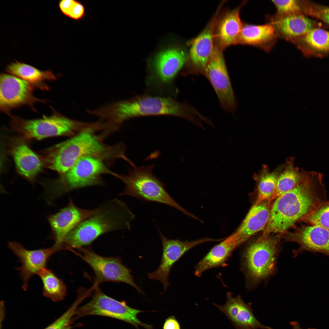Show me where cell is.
<instances>
[{
  "label": "cell",
  "mask_w": 329,
  "mask_h": 329,
  "mask_svg": "<svg viewBox=\"0 0 329 329\" xmlns=\"http://www.w3.org/2000/svg\"><path fill=\"white\" fill-rule=\"evenodd\" d=\"M75 1V0H62L59 2V8L64 15L68 16L70 10L74 5Z\"/></svg>",
  "instance_id": "d590c367"
},
{
  "label": "cell",
  "mask_w": 329,
  "mask_h": 329,
  "mask_svg": "<svg viewBox=\"0 0 329 329\" xmlns=\"http://www.w3.org/2000/svg\"><path fill=\"white\" fill-rule=\"evenodd\" d=\"M129 168L127 175L116 173L115 177L124 184L119 196H128L146 201L164 204L174 207L184 214L194 218L195 216L184 209L170 196L165 185L153 173L154 165L138 167L134 164Z\"/></svg>",
  "instance_id": "52a82bcc"
},
{
  "label": "cell",
  "mask_w": 329,
  "mask_h": 329,
  "mask_svg": "<svg viewBox=\"0 0 329 329\" xmlns=\"http://www.w3.org/2000/svg\"><path fill=\"white\" fill-rule=\"evenodd\" d=\"M51 108V115H44L39 119H26L11 114L9 116L10 127L12 130L28 141L54 136L72 137L93 127V122L69 118Z\"/></svg>",
  "instance_id": "8992f818"
},
{
  "label": "cell",
  "mask_w": 329,
  "mask_h": 329,
  "mask_svg": "<svg viewBox=\"0 0 329 329\" xmlns=\"http://www.w3.org/2000/svg\"><path fill=\"white\" fill-rule=\"evenodd\" d=\"M202 115H201V117H200V118H201V117H202ZM199 122H200V121H199ZM199 124H200V122H199V123H198V125H199Z\"/></svg>",
  "instance_id": "60d3db41"
},
{
  "label": "cell",
  "mask_w": 329,
  "mask_h": 329,
  "mask_svg": "<svg viewBox=\"0 0 329 329\" xmlns=\"http://www.w3.org/2000/svg\"><path fill=\"white\" fill-rule=\"evenodd\" d=\"M28 141L20 136L9 137L7 139V147L18 173L33 183L44 166L40 155L32 150Z\"/></svg>",
  "instance_id": "e0dca14e"
},
{
  "label": "cell",
  "mask_w": 329,
  "mask_h": 329,
  "mask_svg": "<svg viewBox=\"0 0 329 329\" xmlns=\"http://www.w3.org/2000/svg\"><path fill=\"white\" fill-rule=\"evenodd\" d=\"M186 59L184 52L178 48H170L160 52L152 64L147 76V83L160 87L170 85Z\"/></svg>",
  "instance_id": "9a60e30c"
},
{
  "label": "cell",
  "mask_w": 329,
  "mask_h": 329,
  "mask_svg": "<svg viewBox=\"0 0 329 329\" xmlns=\"http://www.w3.org/2000/svg\"><path fill=\"white\" fill-rule=\"evenodd\" d=\"M304 15L278 16H267V23L273 27L278 38L292 42L312 29L320 27L321 23Z\"/></svg>",
  "instance_id": "ffe728a7"
},
{
  "label": "cell",
  "mask_w": 329,
  "mask_h": 329,
  "mask_svg": "<svg viewBox=\"0 0 329 329\" xmlns=\"http://www.w3.org/2000/svg\"><path fill=\"white\" fill-rule=\"evenodd\" d=\"M226 303L216 306L232 321L237 329H273L261 323L255 317L251 304L246 303L240 295L227 293Z\"/></svg>",
  "instance_id": "44dd1931"
},
{
  "label": "cell",
  "mask_w": 329,
  "mask_h": 329,
  "mask_svg": "<svg viewBox=\"0 0 329 329\" xmlns=\"http://www.w3.org/2000/svg\"><path fill=\"white\" fill-rule=\"evenodd\" d=\"M278 38L274 28L269 23L262 25L243 23L236 44L253 46L268 52L273 48Z\"/></svg>",
  "instance_id": "cb8c5ba5"
},
{
  "label": "cell",
  "mask_w": 329,
  "mask_h": 329,
  "mask_svg": "<svg viewBox=\"0 0 329 329\" xmlns=\"http://www.w3.org/2000/svg\"><path fill=\"white\" fill-rule=\"evenodd\" d=\"M291 43L305 56L322 57L329 54V31L315 28Z\"/></svg>",
  "instance_id": "484cf974"
},
{
  "label": "cell",
  "mask_w": 329,
  "mask_h": 329,
  "mask_svg": "<svg viewBox=\"0 0 329 329\" xmlns=\"http://www.w3.org/2000/svg\"><path fill=\"white\" fill-rule=\"evenodd\" d=\"M68 17L75 20L82 19L85 16L86 13L84 6L80 2L76 1Z\"/></svg>",
  "instance_id": "e575fe53"
},
{
  "label": "cell",
  "mask_w": 329,
  "mask_h": 329,
  "mask_svg": "<svg viewBox=\"0 0 329 329\" xmlns=\"http://www.w3.org/2000/svg\"><path fill=\"white\" fill-rule=\"evenodd\" d=\"M95 132L86 131L40 152L44 167L57 172L60 175L68 171L80 158L86 156L99 158L105 162L122 159L129 160L125 155L124 144H104Z\"/></svg>",
  "instance_id": "7a4b0ae2"
},
{
  "label": "cell",
  "mask_w": 329,
  "mask_h": 329,
  "mask_svg": "<svg viewBox=\"0 0 329 329\" xmlns=\"http://www.w3.org/2000/svg\"><path fill=\"white\" fill-rule=\"evenodd\" d=\"M271 203L268 201L253 205L235 232L242 243L257 232L264 230L269 221Z\"/></svg>",
  "instance_id": "d4e9b609"
},
{
  "label": "cell",
  "mask_w": 329,
  "mask_h": 329,
  "mask_svg": "<svg viewBox=\"0 0 329 329\" xmlns=\"http://www.w3.org/2000/svg\"><path fill=\"white\" fill-rule=\"evenodd\" d=\"M43 284V295L54 302L64 299L66 296V287L64 281L51 270L47 267L38 274Z\"/></svg>",
  "instance_id": "f546056e"
},
{
  "label": "cell",
  "mask_w": 329,
  "mask_h": 329,
  "mask_svg": "<svg viewBox=\"0 0 329 329\" xmlns=\"http://www.w3.org/2000/svg\"><path fill=\"white\" fill-rule=\"evenodd\" d=\"M7 72L25 80L42 90H49L45 81L55 80L56 77L51 70L43 71L32 66L16 61L8 65L6 68Z\"/></svg>",
  "instance_id": "4316f807"
},
{
  "label": "cell",
  "mask_w": 329,
  "mask_h": 329,
  "mask_svg": "<svg viewBox=\"0 0 329 329\" xmlns=\"http://www.w3.org/2000/svg\"><path fill=\"white\" fill-rule=\"evenodd\" d=\"M97 208L87 209L76 206L71 198L65 207L51 214L48 220L50 225L51 239L55 244L64 247L63 242L66 235L80 222L95 213Z\"/></svg>",
  "instance_id": "ac0fdd59"
},
{
  "label": "cell",
  "mask_w": 329,
  "mask_h": 329,
  "mask_svg": "<svg viewBox=\"0 0 329 329\" xmlns=\"http://www.w3.org/2000/svg\"><path fill=\"white\" fill-rule=\"evenodd\" d=\"M35 85L11 74L2 73L0 76V109L9 116L13 109L27 105L36 111L37 103H46L45 100L35 97Z\"/></svg>",
  "instance_id": "8fae6325"
},
{
  "label": "cell",
  "mask_w": 329,
  "mask_h": 329,
  "mask_svg": "<svg viewBox=\"0 0 329 329\" xmlns=\"http://www.w3.org/2000/svg\"><path fill=\"white\" fill-rule=\"evenodd\" d=\"M92 110H91V111H90V113H91V115H92ZM104 125H105V123H104ZM105 131H106V132H107V133H108V134H109V133H108V132H107V131H106V129H105Z\"/></svg>",
  "instance_id": "ab89813d"
},
{
  "label": "cell",
  "mask_w": 329,
  "mask_h": 329,
  "mask_svg": "<svg viewBox=\"0 0 329 329\" xmlns=\"http://www.w3.org/2000/svg\"><path fill=\"white\" fill-rule=\"evenodd\" d=\"M8 246L21 263V266L16 270L19 271V275L23 282L22 288L25 291L27 289L30 279L34 275H38L42 269L46 267L51 256L63 250L62 247L55 244L48 248L28 250L15 242H9Z\"/></svg>",
  "instance_id": "5bb4252c"
},
{
  "label": "cell",
  "mask_w": 329,
  "mask_h": 329,
  "mask_svg": "<svg viewBox=\"0 0 329 329\" xmlns=\"http://www.w3.org/2000/svg\"><path fill=\"white\" fill-rule=\"evenodd\" d=\"M101 159L86 156L78 159L73 165L57 179L42 183L45 198L49 203L63 195L81 188L103 185L101 176L105 174L115 176Z\"/></svg>",
  "instance_id": "5b68a950"
},
{
  "label": "cell",
  "mask_w": 329,
  "mask_h": 329,
  "mask_svg": "<svg viewBox=\"0 0 329 329\" xmlns=\"http://www.w3.org/2000/svg\"><path fill=\"white\" fill-rule=\"evenodd\" d=\"M80 253H76L87 263L94 271L95 284L107 281L124 282L134 287L142 294V290L135 283L131 270L127 268L118 257H105L99 255L90 249L83 247L77 248Z\"/></svg>",
  "instance_id": "30bf717a"
},
{
  "label": "cell",
  "mask_w": 329,
  "mask_h": 329,
  "mask_svg": "<svg viewBox=\"0 0 329 329\" xmlns=\"http://www.w3.org/2000/svg\"><path fill=\"white\" fill-rule=\"evenodd\" d=\"M272 2L276 8V16L304 15V0H272Z\"/></svg>",
  "instance_id": "1f68e13d"
},
{
  "label": "cell",
  "mask_w": 329,
  "mask_h": 329,
  "mask_svg": "<svg viewBox=\"0 0 329 329\" xmlns=\"http://www.w3.org/2000/svg\"><path fill=\"white\" fill-rule=\"evenodd\" d=\"M82 301L77 298L61 316L44 329H71L78 306Z\"/></svg>",
  "instance_id": "d6a6232c"
},
{
  "label": "cell",
  "mask_w": 329,
  "mask_h": 329,
  "mask_svg": "<svg viewBox=\"0 0 329 329\" xmlns=\"http://www.w3.org/2000/svg\"><path fill=\"white\" fill-rule=\"evenodd\" d=\"M97 212L82 221L65 237L66 249L88 245L98 237L115 230L129 229L135 215L125 202L114 199L103 203Z\"/></svg>",
  "instance_id": "277c9868"
},
{
  "label": "cell",
  "mask_w": 329,
  "mask_h": 329,
  "mask_svg": "<svg viewBox=\"0 0 329 329\" xmlns=\"http://www.w3.org/2000/svg\"><path fill=\"white\" fill-rule=\"evenodd\" d=\"M163 329H180L178 322L173 316L168 318L165 320Z\"/></svg>",
  "instance_id": "8d00e7d4"
},
{
  "label": "cell",
  "mask_w": 329,
  "mask_h": 329,
  "mask_svg": "<svg viewBox=\"0 0 329 329\" xmlns=\"http://www.w3.org/2000/svg\"><path fill=\"white\" fill-rule=\"evenodd\" d=\"M222 50L215 45L204 72L222 107L229 111L235 108L236 101Z\"/></svg>",
  "instance_id": "7c38bea8"
},
{
  "label": "cell",
  "mask_w": 329,
  "mask_h": 329,
  "mask_svg": "<svg viewBox=\"0 0 329 329\" xmlns=\"http://www.w3.org/2000/svg\"><path fill=\"white\" fill-rule=\"evenodd\" d=\"M162 245V254L159 265L154 272L148 274L149 279L159 281L164 290L170 285L169 274L172 266L188 250L204 242L219 241V239L206 237L191 241H184L177 239H168L157 228Z\"/></svg>",
  "instance_id": "4fadbf2b"
},
{
  "label": "cell",
  "mask_w": 329,
  "mask_h": 329,
  "mask_svg": "<svg viewBox=\"0 0 329 329\" xmlns=\"http://www.w3.org/2000/svg\"><path fill=\"white\" fill-rule=\"evenodd\" d=\"M292 329H303L300 327V324L297 321H292L290 323ZM307 329H316L314 328H309Z\"/></svg>",
  "instance_id": "74e56055"
},
{
  "label": "cell",
  "mask_w": 329,
  "mask_h": 329,
  "mask_svg": "<svg viewBox=\"0 0 329 329\" xmlns=\"http://www.w3.org/2000/svg\"><path fill=\"white\" fill-rule=\"evenodd\" d=\"M246 3V1H243L236 8L226 11L220 17L219 16L215 30V45L222 50L236 44L243 25L240 12Z\"/></svg>",
  "instance_id": "7402d4cb"
},
{
  "label": "cell",
  "mask_w": 329,
  "mask_h": 329,
  "mask_svg": "<svg viewBox=\"0 0 329 329\" xmlns=\"http://www.w3.org/2000/svg\"><path fill=\"white\" fill-rule=\"evenodd\" d=\"M323 179L321 173L307 171L296 187L276 198L271 205L269 219L262 235H283L327 200Z\"/></svg>",
  "instance_id": "6da1fadb"
},
{
  "label": "cell",
  "mask_w": 329,
  "mask_h": 329,
  "mask_svg": "<svg viewBox=\"0 0 329 329\" xmlns=\"http://www.w3.org/2000/svg\"><path fill=\"white\" fill-rule=\"evenodd\" d=\"M300 222L320 226L329 230V200L322 203Z\"/></svg>",
  "instance_id": "4dcf8cb0"
},
{
  "label": "cell",
  "mask_w": 329,
  "mask_h": 329,
  "mask_svg": "<svg viewBox=\"0 0 329 329\" xmlns=\"http://www.w3.org/2000/svg\"><path fill=\"white\" fill-rule=\"evenodd\" d=\"M307 171L294 166V159H288L278 177L276 189L270 202L291 190L304 179Z\"/></svg>",
  "instance_id": "83f0119b"
},
{
  "label": "cell",
  "mask_w": 329,
  "mask_h": 329,
  "mask_svg": "<svg viewBox=\"0 0 329 329\" xmlns=\"http://www.w3.org/2000/svg\"><path fill=\"white\" fill-rule=\"evenodd\" d=\"M282 236L279 234L261 235L245 249L243 266L247 278L252 284L267 279L275 272Z\"/></svg>",
  "instance_id": "ba28073f"
},
{
  "label": "cell",
  "mask_w": 329,
  "mask_h": 329,
  "mask_svg": "<svg viewBox=\"0 0 329 329\" xmlns=\"http://www.w3.org/2000/svg\"><path fill=\"white\" fill-rule=\"evenodd\" d=\"M91 300L78 307L75 319L89 315L106 317L121 320L135 326H142L151 329V326L143 324L137 317L142 311L128 306L124 301H119L104 294L96 285Z\"/></svg>",
  "instance_id": "9c48e42d"
},
{
  "label": "cell",
  "mask_w": 329,
  "mask_h": 329,
  "mask_svg": "<svg viewBox=\"0 0 329 329\" xmlns=\"http://www.w3.org/2000/svg\"><path fill=\"white\" fill-rule=\"evenodd\" d=\"M284 166H280L270 171L267 166L264 165L258 173L254 175L256 182L257 194L254 205H257L264 201L270 202L276 189L278 177Z\"/></svg>",
  "instance_id": "f1b7e54d"
},
{
  "label": "cell",
  "mask_w": 329,
  "mask_h": 329,
  "mask_svg": "<svg viewBox=\"0 0 329 329\" xmlns=\"http://www.w3.org/2000/svg\"><path fill=\"white\" fill-rule=\"evenodd\" d=\"M223 240L212 248L195 266V275L200 277L208 269L225 266L233 251L242 244L235 232Z\"/></svg>",
  "instance_id": "603a6c76"
},
{
  "label": "cell",
  "mask_w": 329,
  "mask_h": 329,
  "mask_svg": "<svg viewBox=\"0 0 329 329\" xmlns=\"http://www.w3.org/2000/svg\"><path fill=\"white\" fill-rule=\"evenodd\" d=\"M286 241L297 243L299 247L293 250L294 256L304 252L320 253L329 256V230L317 225L301 224L293 232L283 235Z\"/></svg>",
  "instance_id": "2e32d148"
},
{
  "label": "cell",
  "mask_w": 329,
  "mask_h": 329,
  "mask_svg": "<svg viewBox=\"0 0 329 329\" xmlns=\"http://www.w3.org/2000/svg\"><path fill=\"white\" fill-rule=\"evenodd\" d=\"M98 114L105 120L108 127L114 131L126 121L143 116L172 115L193 122L197 112L189 105L171 97L144 95L103 106L99 108Z\"/></svg>",
  "instance_id": "3957f363"
},
{
  "label": "cell",
  "mask_w": 329,
  "mask_h": 329,
  "mask_svg": "<svg viewBox=\"0 0 329 329\" xmlns=\"http://www.w3.org/2000/svg\"><path fill=\"white\" fill-rule=\"evenodd\" d=\"M304 15L321 20L329 26V7L305 1Z\"/></svg>",
  "instance_id": "836d02e7"
},
{
  "label": "cell",
  "mask_w": 329,
  "mask_h": 329,
  "mask_svg": "<svg viewBox=\"0 0 329 329\" xmlns=\"http://www.w3.org/2000/svg\"><path fill=\"white\" fill-rule=\"evenodd\" d=\"M222 6V4L219 5L202 31L191 41L190 62L195 69L204 73L214 49L215 27Z\"/></svg>",
  "instance_id": "d6986e66"
},
{
  "label": "cell",
  "mask_w": 329,
  "mask_h": 329,
  "mask_svg": "<svg viewBox=\"0 0 329 329\" xmlns=\"http://www.w3.org/2000/svg\"><path fill=\"white\" fill-rule=\"evenodd\" d=\"M91 110H90V111H89H89H88V112H89V113H90V114H91V113H90V111H91ZM104 132H105V133H106V134H107V135H108V134H109L108 133H107V132H106V131H105V125H104Z\"/></svg>",
  "instance_id": "f35d334b"
}]
</instances>
